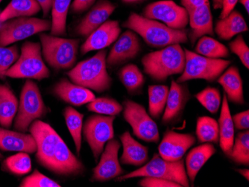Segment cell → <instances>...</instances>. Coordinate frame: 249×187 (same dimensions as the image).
<instances>
[{"instance_id": "cell-1", "label": "cell", "mask_w": 249, "mask_h": 187, "mask_svg": "<svg viewBox=\"0 0 249 187\" xmlns=\"http://www.w3.org/2000/svg\"><path fill=\"white\" fill-rule=\"evenodd\" d=\"M29 131L37 144L36 158L45 169L67 177L83 174L85 165L51 125L36 119L29 126Z\"/></svg>"}, {"instance_id": "cell-2", "label": "cell", "mask_w": 249, "mask_h": 187, "mask_svg": "<svg viewBox=\"0 0 249 187\" xmlns=\"http://www.w3.org/2000/svg\"><path fill=\"white\" fill-rule=\"evenodd\" d=\"M123 26L139 34L147 45L154 48H164L173 44L188 42L189 30L173 29L159 21L131 12Z\"/></svg>"}, {"instance_id": "cell-3", "label": "cell", "mask_w": 249, "mask_h": 187, "mask_svg": "<svg viewBox=\"0 0 249 187\" xmlns=\"http://www.w3.org/2000/svg\"><path fill=\"white\" fill-rule=\"evenodd\" d=\"M106 58L107 51L99 50L91 58L76 64L67 72V76L72 83L96 93L107 91L111 86L112 79L107 72Z\"/></svg>"}, {"instance_id": "cell-4", "label": "cell", "mask_w": 249, "mask_h": 187, "mask_svg": "<svg viewBox=\"0 0 249 187\" xmlns=\"http://www.w3.org/2000/svg\"><path fill=\"white\" fill-rule=\"evenodd\" d=\"M144 72L157 82L181 74L185 66V53L180 44H173L142 57Z\"/></svg>"}, {"instance_id": "cell-5", "label": "cell", "mask_w": 249, "mask_h": 187, "mask_svg": "<svg viewBox=\"0 0 249 187\" xmlns=\"http://www.w3.org/2000/svg\"><path fill=\"white\" fill-rule=\"evenodd\" d=\"M43 58L53 69H72L76 62L80 40L43 33L40 36Z\"/></svg>"}, {"instance_id": "cell-6", "label": "cell", "mask_w": 249, "mask_h": 187, "mask_svg": "<svg viewBox=\"0 0 249 187\" xmlns=\"http://www.w3.org/2000/svg\"><path fill=\"white\" fill-rule=\"evenodd\" d=\"M152 177L168 180L180 184L181 187H189L190 181L186 171L185 163L183 159L177 161H169L155 153L152 160L145 163L143 167L128 174H123L117 181H123L134 178Z\"/></svg>"}, {"instance_id": "cell-7", "label": "cell", "mask_w": 249, "mask_h": 187, "mask_svg": "<svg viewBox=\"0 0 249 187\" xmlns=\"http://www.w3.org/2000/svg\"><path fill=\"white\" fill-rule=\"evenodd\" d=\"M5 76L38 81L50 78V69L42 58L40 43L25 42L18 61L5 72Z\"/></svg>"}, {"instance_id": "cell-8", "label": "cell", "mask_w": 249, "mask_h": 187, "mask_svg": "<svg viewBox=\"0 0 249 187\" xmlns=\"http://www.w3.org/2000/svg\"><path fill=\"white\" fill-rule=\"evenodd\" d=\"M185 66L178 83H185L190 80L201 79L213 82L229 68L231 61L222 58H209L185 49Z\"/></svg>"}, {"instance_id": "cell-9", "label": "cell", "mask_w": 249, "mask_h": 187, "mask_svg": "<svg viewBox=\"0 0 249 187\" xmlns=\"http://www.w3.org/2000/svg\"><path fill=\"white\" fill-rule=\"evenodd\" d=\"M47 113L41 93L36 82L28 79L22 86L15 128L20 132H26L35 120L43 117Z\"/></svg>"}, {"instance_id": "cell-10", "label": "cell", "mask_w": 249, "mask_h": 187, "mask_svg": "<svg viewBox=\"0 0 249 187\" xmlns=\"http://www.w3.org/2000/svg\"><path fill=\"white\" fill-rule=\"evenodd\" d=\"M52 21L32 17L14 18L0 23V46H7L51 29Z\"/></svg>"}, {"instance_id": "cell-11", "label": "cell", "mask_w": 249, "mask_h": 187, "mask_svg": "<svg viewBox=\"0 0 249 187\" xmlns=\"http://www.w3.org/2000/svg\"><path fill=\"white\" fill-rule=\"evenodd\" d=\"M123 117L131 125L136 137L147 142H159L158 125L143 106L131 100H125L123 102Z\"/></svg>"}, {"instance_id": "cell-12", "label": "cell", "mask_w": 249, "mask_h": 187, "mask_svg": "<svg viewBox=\"0 0 249 187\" xmlns=\"http://www.w3.org/2000/svg\"><path fill=\"white\" fill-rule=\"evenodd\" d=\"M114 120L115 117L93 115L88 118L83 125L82 134L96 162L99 160L106 143L114 138Z\"/></svg>"}, {"instance_id": "cell-13", "label": "cell", "mask_w": 249, "mask_h": 187, "mask_svg": "<svg viewBox=\"0 0 249 187\" xmlns=\"http://www.w3.org/2000/svg\"><path fill=\"white\" fill-rule=\"evenodd\" d=\"M142 16L163 22L173 29H184L189 23L188 12L173 0H160L145 6Z\"/></svg>"}, {"instance_id": "cell-14", "label": "cell", "mask_w": 249, "mask_h": 187, "mask_svg": "<svg viewBox=\"0 0 249 187\" xmlns=\"http://www.w3.org/2000/svg\"><path fill=\"white\" fill-rule=\"evenodd\" d=\"M121 144L115 139L106 143L101 153L100 160L93 170L91 181L106 182L123 175L124 170L119 160L118 153Z\"/></svg>"}, {"instance_id": "cell-15", "label": "cell", "mask_w": 249, "mask_h": 187, "mask_svg": "<svg viewBox=\"0 0 249 187\" xmlns=\"http://www.w3.org/2000/svg\"><path fill=\"white\" fill-rule=\"evenodd\" d=\"M141 49V40L138 34L128 29L114 42V46L106 58L107 67L113 68L134 59L138 56Z\"/></svg>"}, {"instance_id": "cell-16", "label": "cell", "mask_w": 249, "mask_h": 187, "mask_svg": "<svg viewBox=\"0 0 249 187\" xmlns=\"http://www.w3.org/2000/svg\"><path fill=\"white\" fill-rule=\"evenodd\" d=\"M196 142V139L191 134H180L167 130L158 146L159 155L169 161L181 160Z\"/></svg>"}, {"instance_id": "cell-17", "label": "cell", "mask_w": 249, "mask_h": 187, "mask_svg": "<svg viewBox=\"0 0 249 187\" xmlns=\"http://www.w3.org/2000/svg\"><path fill=\"white\" fill-rule=\"evenodd\" d=\"M116 8L117 5L109 0H99L77 25L75 33L82 37H88L93 31L106 23Z\"/></svg>"}, {"instance_id": "cell-18", "label": "cell", "mask_w": 249, "mask_h": 187, "mask_svg": "<svg viewBox=\"0 0 249 187\" xmlns=\"http://www.w3.org/2000/svg\"><path fill=\"white\" fill-rule=\"evenodd\" d=\"M121 34V28L117 20H107L87 37L81 46L82 54L89 51L104 50L111 45Z\"/></svg>"}, {"instance_id": "cell-19", "label": "cell", "mask_w": 249, "mask_h": 187, "mask_svg": "<svg viewBox=\"0 0 249 187\" xmlns=\"http://www.w3.org/2000/svg\"><path fill=\"white\" fill-rule=\"evenodd\" d=\"M190 99L187 85L172 81L168 93L166 107L163 111L162 122L164 125L173 123L179 119Z\"/></svg>"}, {"instance_id": "cell-20", "label": "cell", "mask_w": 249, "mask_h": 187, "mask_svg": "<svg viewBox=\"0 0 249 187\" xmlns=\"http://www.w3.org/2000/svg\"><path fill=\"white\" fill-rule=\"evenodd\" d=\"M190 31L188 37L194 45L200 37L213 35V22L210 2L188 12Z\"/></svg>"}, {"instance_id": "cell-21", "label": "cell", "mask_w": 249, "mask_h": 187, "mask_svg": "<svg viewBox=\"0 0 249 187\" xmlns=\"http://www.w3.org/2000/svg\"><path fill=\"white\" fill-rule=\"evenodd\" d=\"M53 93L61 101L73 106L84 105L96 98L91 90L66 79H61L55 84Z\"/></svg>"}, {"instance_id": "cell-22", "label": "cell", "mask_w": 249, "mask_h": 187, "mask_svg": "<svg viewBox=\"0 0 249 187\" xmlns=\"http://www.w3.org/2000/svg\"><path fill=\"white\" fill-rule=\"evenodd\" d=\"M0 150L32 153L37 151V144L31 134L26 135L0 128Z\"/></svg>"}, {"instance_id": "cell-23", "label": "cell", "mask_w": 249, "mask_h": 187, "mask_svg": "<svg viewBox=\"0 0 249 187\" xmlns=\"http://www.w3.org/2000/svg\"><path fill=\"white\" fill-rule=\"evenodd\" d=\"M123 152L120 158V163L124 165H131L141 167L149 160V149L141 144L131 136L129 131H125L120 136Z\"/></svg>"}, {"instance_id": "cell-24", "label": "cell", "mask_w": 249, "mask_h": 187, "mask_svg": "<svg viewBox=\"0 0 249 187\" xmlns=\"http://www.w3.org/2000/svg\"><path fill=\"white\" fill-rule=\"evenodd\" d=\"M218 83L225 90L227 100L237 104L245 102L243 80L236 66H229L217 79Z\"/></svg>"}, {"instance_id": "cell-25", "label": "cell", "mask_w": 249, "mask_h": 187, "mask_svg": "<svg viewBox=\"0 0 249 187\" xmlns=\"http://www.w3.org/2000/svg\"><path fill=\"white\" fill-rule=\"evenodd\" d=\"M216 148L210 142L202 143L191 149L186 157V171L191 186L194 185L197 174L205 163L216 153Z\"/></svg>"}, {"instance_id": "cell-26", "label": "cell", "mask_w": 249, "mask_h": 187, "mask_svg": "<svg viewBox=\"0 0 249 187\" xmlns=\"http://www.w3.org/2000/svg\"><path fill=\"white\" fill-rule=\"evenodd\" d=\"M219 125V142L221 149L225 155L229 157L234 142V125L231 114L229 100L224 94L222 102L221 114L218 120Z\"/></svg>"}, {"instance_id": "cell-27", "label": "cell", "mask_w": 249, "mask_h": 187, "mask_svg": "<svg viewBox=\"0 0 249 187\" xmlns=\"http://www.w3.org/2000/svg\"><path fill=\"white\" fill-rule=\"evenodd\" d=\"M213 31L219 38L229 40L243 32H248L249 28L243 15L238 11L233 10L228 16L216 22Z\"/></svg>"}, {"instance_id": "cell-28", "label": "cell", "mask_w": 249, "mask_h": 187, "mask_svg": "<svg viewBox=\"0 0 249 187\" xmlns=\"http://www.w3.org/2000/svg\"><path fill=\"white\" fill-rule=\"evenodd\" d=\"M41 7L36 0H11L0 12V23L14 18L32 17L37 15Z\"/></svg>"}, {"instance_id": "cell-29", "label": "cell", "mask_w": 249, "mask_h": 187, "mask_svg": "<svg viewBox=\"0 0 249 187\" xmlns=\"http://www.w3.org/2000/svg\"><path fill=\"white\" fill-rule=\"evenodd\" d=\"M18 110V100L9 86L0 84V125L11 126Z\"/></svg>"}, {"instance_id": "cell-30", "label": "cell", "mask_w": 249, "mask_h": 187, "mask_svg": "<svg viewBox=\"0 0 249 187\" xmlns=\"http://www.w3.org/2000/svg\"><path fill=\"white\" fill-rule=\"evenodd\" d=\"M72 0H53L52 3L51 34L62 36L66 34L67 19Z\"/></svg>"}, {"instance_id": "cell-31", "label": "cell", "mask_w": 249, "mask_h": 187, "mask_svg": "<svg viewBox=\"0 0 249 187\" xmlns=\"http://www.w3.org/2000/svg\"><path fill=\"white\" fill-rule=\"evenodd\" d=\"M63 114L66 125L75 143L77 153L79 155L82 149L84 114L70 106L64 108Z\"/></svg>"}, {"instance_id": "cell-32", "label": "cell", "mask_w": 249, "mask_h": 187, "mask_svg": "<svg viewBox=\"0 0 249 187\" xmlns=\"http://www.w3.org/2000/svg\"><path fill=\"white\" fill-rule=\"evenodd\" d=\"M196 53L209 58H225L230 55L229 49L209 36L200 37L195 47Z\"/></svg>"}, {"instance_id": "cell-33", "label": "cell", "mask_w": 249, "mask_h": 187, "mask_svg": "<svg viewBox=\"0 0 249 187\" xmlns=\"http://www.w3.org/2000/svg\"><path fill=\"white\" fill-rule=\"evenodd\" d=\"M169 88L166 85H151L148 88L149 112L152 118H160L164 111Z\"/></svg>"}, {"instance_id": "cell-34", "label": "cell", "mask_w": 249, "mask_h": 187, "mask_svg": "<svg viewBox=\"0 0 249 187\" xmlns=\"http://www.w3.org/2000/svg\"><path fill=\"white\" fill-rule=\"evenodd\" d=\"M196 134L198 142L201 143H219V125L215 119L209 117H198Z\"/></svg>"}, {"instance_id": "cell-35", "label": "cell", "mask_w": 249, "mask_h": 187, "mask_svg": "<svg viewBox=\"0 0 249 187\" xmlns=\"http://www.w3.org/2000/svg\"><path fill=\"white\" fill-rule=\"evenodd\" d=\"M118 76L123 86L130 93L138 91L145 83L143 74L135 64H127L123 67L119 71Z\"/></svg>"}, {"instance_id": "cell-36", "label": "cell", "mask_w": 249, "mask_h": 187, "mask_svg": "<svg viewBox=\"0 0 249 187\" xmlns=\"http://www.w3.org/2000/svg\"><path fill=\"white\" fill-rule=\"evenodd\" d=\"M231 160L236 164L249 166V131L245 130L237 134L234 138L230 155Z\"/></svg>"}, {"instance_id": "cell-37", "label": "cell", "mask_w": 249, "mask_h": 187, "mask_svg": "<svg viewBox=\"0 0 249 187\" xmlns=\"http://www.w3.org/2000/svg\"><path fill=\"white\" fill-rule=\"evenodd\" d=\"M87 108L90 112L101 115L116 117L123 111V106L120 102L109 97L95 98L88 103Z\"/></svg>"}, {"instance_id": "cell-38", "label": "cell", "mask_w": 249, "mask_h": 187, "mask_svg": "<svg viewBox=\"0 0 249 187\" xmlns=\"http://www.w3.org/2000/svg\"><path fill=\"white\" fill-rule=\"evenodd\" d=\"M195 97L211 114H216L222 104V96L217 88L208 86L197 93Z\"/></svg>"}, {"instance_id": "cell-39", "label": "cell", "mask_w": 249, "mask_h": 187, "mask_svg": "<svg viewBox=\"0 0 249 187\" xmlns=\"http://www.w3.org/2000/svg\"><path fill=\"white\" fill-rule=\"evenodd\" d=\"M4 166L8 171L17 175L29 174L32 170V160L28 153L20 152L8 157L4 161Z\"/></svg>"}, {"instance_id": "cell-40", "label": "cell", "mask_w": 249, "mask_h": 187, "mask_svg": "<svg viewBox=\"0 0 249 187\" xmlns=\"http://www.w3.org/2000/svg\"><path fill=\"white\" fill-rule=\"evenodd\" d=\"M19 56L17 46L6 47L0 46V79L4 80L5 73L13 65Z\"/></svg>"}, {"instance_id": "cell-41", "label": "cell", "mask_w": 249, "mask_h": 187, "mask_svg": "<svg viewBox=\"0 0 249 187\" xmlns=\"http://www.w3.org/2000/svg\"><path fill=\"white\" fill-rule=\"evenodd\" d=\"M19 187H61L58 183L53 181L37 170H35L32 174L22 180Z\"/></svg>"}, {"instance_id": "cell-42", "label": "cell", "mask_w": 249, "mask_h": 187, "mask_svg": "<svg viewBox=\"0 0 249 187\" xmlns=\"http://www.w3.org/2000/svg\"><path fill=\"white\" fill-rule=\"evenodd\" d=\"M229 49L231 52L240 58L242 64L249 68V48L241 34H238L235 40L229 43Z\"/></svg>"}, {"instance_id": "cell-43", "label": "cell", "mask_w": 249, "mask_h": 187, "mask_svg": "<svg viewBox=\"0 0 249 187\" xmlns=\"http://www.w3.org/2000/svg\"><path fill=\"white\" fill-rule=\"evenodd\" d=\"M138 184L142 187H182L177 183L152 177H142Z\"/></svg>"}, {"instance_id": "cell-44", "label": "cell", "mask_w": 249, "mask_h": 187, "mask_svg": "<svg viewBox=\"0 0 249 187\" xmlns=\"http://www.w3.org/2000/svg\"><path fill=\"white\" fill-rule=\"evenodd\" d=\"M233 125L234 128L237 130H248L249 128V111H243L235 114L233 117Z\"/></svg>"}, {"instance_id": "cell-45", "label": "cell", "mask_w": 249, "mask_h": 187, "mask_svg": "<svg viewBox=\"0 0 249 187\" xmlns=\"http://www.w3.org/2000/svg\"><path fill=\"white\" fill-rule=\"evenodd\" d=\"M96 0H73L71 3V12L74 14H82L91 8Z\"/></svg>"}, {"instance_id": "cell-46", "label": "cell", "mask_w": 249, "mask_h": 187, "mask_svg": "<svg viewBox=\"0 0 249 187\" xmlns=\"http://www.w3.org/2000/svg\"><path fill=\"white\" fill-rule=\"evenodd\" d=\"M238 2L239 0H222V8H221L222 12L219 15V19L228 16L232 11L234 10V8Z\"/></svg>"}, {"instance_id": "cell-47", "label": "cell", "mask_w": 249, "mask_h": 187, "mask_svg": "<svg viewBox=\"0 0 249 187\" xmlns=\"http://www.w3.org/2000/svg\"><path fill=\"white\" fill-rule=\"evenodd\" d=\"M209 2V0H180L181 5L187 12Z\"/></svg>"}, {"instance_id": "cell-48", "label": "cell", "mask_w": 249, "mask_h": 187, "mask_svg": "<svg viewBox=\"0 0 249 187\" xmlns=\"http://www.w3.org/2000/svg\"><path fill=\"white\" fill-rule=\"evenodd\" d=\"M36 1L38 2L39 5L41 7V10L43 11V16H48L49 14L51 12L53 0H36Z\"/></svg>"}, {"instance_id": "cell-49", "label": "cell", "mask_w": 249, "mask_h": 187, "mask_svg": "<svg viewBox=\"0 0 249 187\" xmlns=\"http://www.w3.org/2000/svg\"><path fill=\"white\" fill-rule=\"evenodd\" d=\"M236 172L241 174L243 178H246L247 181L249 180V170L248 169H237L236 170Z\"/></svg>"}, {"instance_id": "cell-50", "label": "cell", "mask_w": 249, "mask_h": 187, "mask_svg": "<svg viewBox=\"0 0 249 187\" xmlns=\"http://www.w3.org/2000/svg\"><path fill=\"white\" fill-rule=\"evenodd\" d=\"M124 4H138L145 2V0H121Z\"/></svg>"}, {"instance_id": "cell-51", "label": "cell", "mask_w": 249, "mask_h": 187, "mask_svg": "<svg viewBox=\"0 0 249 187\" xmlns=\"http://www.w3.org/2000/svg\"><path fill=\"white\" fill-rule=\"evenodd\" d=\"M222 0H213V5L215 9H221Z\"/></svg>"}, {"instance_id": "cell-52", "label": "cell", "mask_w": 249, "mask_h": 187, "mask_svg": "<svg viewBox=\"0 0 249 187\" xmlns=\"http://www.w3.org/2000/svg\"><path fill=\"white\" fill-rule=\"evenodd\" d=\"M240 1V3L243 5V6L244 7L245 9H246V12L249 14V0H239Z\"/></svg>"}, {"instance_id": "cell-53", "label": "cell", "mask_w": 249, "mask_h": 187, "mask_svg": "<svg viewBox=\"0 0 249 187\" xmlns=\"http://www.w3.org/2000/svg\"><path fill=\"white\" fill-rule=\"evenodd\" d=\"M2 153H0V159H2Z\"/></svg>"}, {"instance_id": "cell-54", "label": "cell", "mask_w": 249, "mask_h": 187, "mask_svg": "<svg viewBox=\"0 0 249 187\" xmlns=\"http://www.w3.org/2000/svg\"><path fill=\"white\" fill-rule=\"evenodd\" d=\"M2 2V0H0V3Z\"/></svg>"}]
</instances>
